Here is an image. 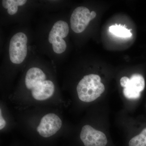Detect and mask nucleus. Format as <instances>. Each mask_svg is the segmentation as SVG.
Wrapping results in <instances>:
<instances>
[{"label":"nucleus","instance_id":"ddd939ff","mask_svg":"<svg viewBox=\"0 0 146 146\" xmlns=\"http://www.w3.org/2000/svg\"><path fill=\"white\" fill-rule=\"evenodd\" d=\"M26 0H12V4L7 9V13L10 15H13L17 13L18 7L24 5L26 3Z\"/></svg>","mask_w":146,"mask_h":146},{"label":"nucleus","instance_id":"1a4fd4ad","mask_svg":"<svg viewBox=\"0 0 146 146\" xmlns=\"http://www.w3.org/2000/svg\"><path fill=\"white\" fill-rule=\"evenodd\" d=\"M69 32V26L65 21H58L54 25L49 35V42L53 44L57 39L66 37Z\"/></svg>","mask_w":146,"mask_h":146},{"label":"nucleus","instance_id":"423d86ee","mask_svg":"<svg viewBox=\"0 0 146 146\" xmlns=\"http://www.w3.org/2000/svg\"><path fill=\"white\" fill-rule=\"evenodd\" d=\"M145 87V79L143 76L133 74L129 78L127 85L124 88L123 94L128 99H137L141 96V92Z\"/></svg>","mask_w":146,"mask_h":146},{"label":"nucleus","instance_id":"7ed1b4c3","mask_svg":"<svg viewBox=\"0 0 146 146\" xmlns=\"http://www.w3.org/2000/svg\"><path fill=\"white\" fill-rule=\"evenodd\" d=\"M96 16L95 11L90 12L88 8L79 7L73 11L70 18L71 27L76 33H80L86 29L90 21Z\"/></svg>","mask_w":146,"mask_h":146},{"label":"nucleus","instance_id":"9b49d317","mask_svg":"<svg viewBox=\"0 0 146 146\" xmlns=\"http://www.w3.org/2000/svg\"><path fill=\"white\" fill-rule=\"evenodd\" d=\"M129 146H146V128L140 134L131 139Z\"/></svg>","mask_w":146,"mask_h":146},{"label":"nucleus","instance_id":"dca6fc26","mask_svg":"<svg viewBox=\"0 0 146 146\" xmlns=\"http://www.w3.org/2000/svg\"><path fill=\"white\" fill-rule=\"evenodd\" d=\"M6 121L3 118L2 115L1 114V112H0V129H3L4 127L6 125Z\"/></svg>","mask_w":146,"mask_h":146},{"label":"nucleus","instance_id":"6e6552de","mask_svg":"<svg viewBox=\"0 0 146 146\" xmlns=\"http://www.w3.org/2000/svg\"><path fill=\"white\" fill-rule=\"evenodd\" d=\"M46 76L43 71L37 68H32L27 72L25 79L26 86L32 90L39 83L45 81Z\"/></svg>","mask_w":146,"mask_h":146},{"label":"nucleus","instance_id":"39448f33","mask_svg":"<svg viewBox=\"0 0 146 146\" xmlns=\"http://www.w3.org/2000/svg\"><path fill=\"white\" fill-rule=\"evenodd\" d=\"M80 138L85 146H106L108 141L104 133L96 130L91 126H84Z\"/></svg>","mask_w":146,"mask_h":146},{"label":"nucleus","instance_id":"9d476101","mask_svg":"<svg viewBox=\"0 0 146 146\" xmlns=\"http://www.w3.org/2000/svg\"><path fill=\"white\" fill-rule=\"evenodd\" d=\"M110 32L119 37L123 38L130 37L132 35L131 31L132 29L129 30L126 28V26L121 25L120 24L118 25L116 24L115 25H112L110 27Z\"/></svg>","mask_w":146,"mask_h":146},{"label":"nucleus","instance_id":"2eb2a0df","mask_svg":"<svg viewBox=\"0 0 146 146\" xmlns=\"http://www.w3.org/2000/svg\"><path fill=\"white\" fill-rule=\"evenodd\" d=\"M2 3L5 8L8 9L12 5V0H3Z\"/></svg>","mask_w":146,"mask_h":146},{"label":"nucleus","instance_id":"0eeeda50","mask_svg":"<svg viewBox=\"0 0 146 146\" xmlns=\"http://www.w3.org/2000/svg\"><path fill=\"white\" fill-rule=\"evenodd\" d=\"M54 91V85L50 80H45L31 90L32 95L35 99L45 100L52 96Z\"/></svg>","mask_w":146,"mask_h":146},{"label":"nucleus","instance_id":"f257e3e1","mask_svg":"<svg viewBox=\"0 0 146 146\" xmlns=\"http://www.w3.org/2000/svg\"><path fill=\"white\" fill-rule=\"evenodd\" d=\"M77 91L79 99L85 102L94 101L104 92V84L101 82L99 76L91 74L84 76L80 81Z\"/></svg>","mask_w":146,"mask_h":146},{"label":"nucleus","instance_id":"f03ea898","mask_svg":"<svg viewBox=\"0 0 146 146\" xmlns=\"http://www.w3.org/2000/svg\"><path fill=\"white\" fill-rule=\"evenodd\" d=\"M27 37L23 33H18L12 36L9 48V57L12 63L20 64L25 60L27 53Z\"/></svg>","mask_w":146,"mask_h":146},{"label":"nucleus","instance_id":"f8f14e48","mask_svg":"<svg viewBox=\"0 0 146 146\" xmlns=\"http://www.w3.org/2000/svg\"><path fill=\"white\" fill-rule=\"evenodd\" d=\"M52 45L53 50L56 53H62L65 51L67 48L66 42L62 38L57 39Z\"/></svg>","mask_w":146,"mask_h":146},{"label":"nucleus","instance_id":"4468645a","mask_svg":"<svg viewBox=\"0 0 146 146\" xmlns=\"http://www.w3.org/2000/svg\"><path fill=\"white\" fill-rule=\"evenodd\" d=\"M129 78L127 77L124 76L121 78L120 80V84L122 87H125L127 85L128 82L129 81Z\"/></svg>","mask_w":146,"mask_h":146},{"label":"nucleus","instance_id":"20e7f679","mask_svg":"<svg viewBox=\"0 0 146 146\" xmlns=\"http://www.w3.org/2000/svg\"><path fill=\"white\" fill-rule=\"evenodd\" d=\"M62 124L61 120L57 115L49 113L42 117L37 127V132L43 137L48 138L55 134Z\"/></svg>","mask_w":146,"mask_h":146}]
</instances>
